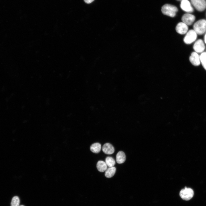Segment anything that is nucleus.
Returning a JSON list of instances; mask_svg holds the SVG:
<instances>
[{
  "instance_id": "20",
  "label": "nucleus",
  "mask_w": 206,
  "mask_h": 206,
  "mask_svg": "<svg viewBox=\"0 0 206 206\" xmlns=\"http://www.w3.org/2000/svg\"><path fill=\"white\" fill-rule=\"evenodd\" d=\"M204 40L206 44V33L205 35V37H204Z\"/></svg>"
},
{
  "instance_id": "6",
  "label": "nucleus",
  "mask_w": 206,
  "mask_h": 206,
  "mask_svg": "<svg viewBox=\"0 0 206 206\" xmlns=\"http://www.w3.org/2000/svg\"><path fill=\"white\" fill-rule=\"evenodd\" d=\"M180 7L183 11L187 13H191L194 11L193 8L188 0L181 1Z\"/></svg>"
},
{
  "instance_id": "9",
  "label": "nucleus",
  "mask_w": 206,
  "mask_h": 206,
  "mask_svg": "<svg viewBox=\"0 0 206 206\" xmlns=\"http://www.w3.org/2000/svg\"><path fill=\"white\" fill-rule=\"evenodd\" d=\"M188 29L187 25L183 22H180L178 23L175 28L177 32L182 35L186 33Z\"/></svg>"
},
{
  "instance_id": "14",
  "label": "nucleus",
  "mask_w": 206,
  "mask_h": 206,
  "mask_svg": "<svg viewBox=\"0 0 206 206\" xmlns=\"http://www.w3.org/2000/svg\"><path fill=\"white\" fill-rule=\"evenodd\" d=\"M116 170V169L115 167H109L105 171V176L108 178L112 177L114 175Z\"/></svg>"
},
{
  "instance_id": "2",
  "label": "nucleus",
  "mask_w": 206,
  "mask_h": 206,
  "mask_svg": "<svg viewBox=\"0 0 206 206\" xmlns=\"http://www.w3.org/2000/svg\"><path fill=\"white\" fill-rule=\"evenodd\" d=\"M193 30L197 34L202 35L206 32V20H199L194 24Z\"/></svg>"
},
{
  "instance_id": "18",
  "label": "nucleus",
  "mask_w": 206,
  "mask_h": 206,
  "mask_svg": "<svg viewBox=\"0 0 206 206\" xmlns=\"http://www.w3.org/2000/svg\"><path fill=\"white\" fill-rule=\"evenodd\" d=\"M20 201L19 197L17 196L14 197L11 203V206H18L19 205Z\"/></svg>"
},
{
  "instance_id": "5",
  "label": "nucleus",
  "mask_w": 206,
  "mask_h": 206,
  "mask_svg": "<svg viewBox=\"0 0 206 206\" xmlns=\"http://www.w3.org/2000/svg\"><path fill=\"white\" fill-rule=\"evenodd\" d=\"M193 6L198 11H202L206 8L205 0H191Z\"/></svg>"
},
{
  "instance_id": "17",
  "label": "nucleus",
  "mask_w": 206,
  "mask_h": 206,
  "mask_svg": "<svg viewBox=\"0 0 206 206\" xmlns=\"http://www.w3.org/2000/svg\"><path fill=\"white\" fill-rule=\"evenodd\" d=\"M200 56V62L203 67L206 70V52H202Z\"/></svg>"
},
{
  "instance_id": "19",
  "label": "nucleus",
  "mask_w": 206,
  "mask_h": 206,
  "mask_svg": "<svg viewBox=\"0 0 206 206\" xmlns=\"http://www.w3.org/2000/svg\"><path fill=\"white\" fill-rule=\"evenodd\" d=\"M94 0H84V2L88 4L91 3Z\"/></svg>"
},
{
  "instance_id": "4",
  "label": "nucleus",
  "mask_w": 206,
  "mask_h": 206,
  "mask_svg": "<svg viewBox=\"0 0 206 206\" xmlns=\"http://www.w3.org/2000/svg\"><path fill=\"white\" fill-rule=\"evenodd\" d=\"M197 34L193 29L189 30L186 33L183 39L184 42L187 44H190L196 39Z\"/></svg>"
},
{
  "instance_id": "12",
  "label": "nucleus",
  "mask_w": 206,
  "mask_h": 206,
  "mask_svg": "<svg viewBox=\"0 0 206 206\" xmlns=\"http://www.w3.org/2000/svg\"><path fill=\"white\" fill-rule=\"evenodd\" d=\"M116 161L119 164L123 163L126 159L124 153L122 151H120L117 153L116 156Z\"/></svg>"
},
{
  "instance_id": "1",
  "label": "nucleus",
  "mask_w": 206,
  "mask_h": 206,
  "mask_svg": "<svg viewBox=\"0 0 206 206\" xmlns=\"http://www.w3.org/2000/svg\"><path fill=\"white\" fill-rule=\"evenodd\" d=\"M178 11V8L176 6L168 4L164 5L161 8L163 14L171 17L175 16Z\"/></svg>"
},
{
  "instance_id": "15",
  "label": "nucleus",
  "mask_w": 206,
  "mask_h": 206,
  "mask_svg": "<svg viewBox=\"0 0 206 206\" xmlns=\"http://www.w3.org/2000/svg\"><path fill=\"white\" fill-rule=\"evenodd\" d=\"M90 150L93 153H99L101 149V145L99 143H95L92 144L90 146Z\"/></svg>"
},
{
  "instance_id": "11",
  "label": "nucleus",
  "mask_w": 206,
  "mask_h": 206,
  "mask_svg": "<svg viewBox=\"0 0 206 206\" xmlns=\"http://www.w3.org/2000/svg\"><path fill=\"white\" fill-rule=\"evenodd\" d=\"M102 150L105 154H110L114 152V148L111 144L107 143L103 145L102 147Z\"/></svg>"
},
{
  "instance_id": "13",
  "label": "nucleus",
  "mask_w": 206,
  "mask_h": 206,
  "mask_svg": "<svg viewBox=\"0 0 206 206\" xmlns=\"http://www.w3.org/2000/svg\"><path fill=\"white\" fill-rule=\"evenodd\" d=\"M96 167L98 170L101 172L105 171L107 169V166L106 163L102 161H99L98 162Z\"/></svg>"
},
{
  "instance_id": "23",
  "label": "nucleus",
  "mask_w": 206,
  "mask_h": 206,
  "mask_svg": "<svg viewBox=\"0 0 206 206\" xmlns=\"http://www.w3.org/2000/svg\"></svg>"
},
{
  "instance_id": "3",
  "label": "nucleus",
  "mask_w": 206,
  "mask_h": 206,
  "mask_svg": "<svg viewBox=\"0 0 206 206\" xmlns=\"http://www.w3.org/2000/svg\"><path fill=\"white\" fill-rule=\"evenodd\" d=\"M179 195L183 200L188 201L193 197L194 195V191L192 189L185 187L184 189L181 190Z\"/></svg>"
},
{
  "instance_id": "7",
  "label": "nucleus",
  "mask_w": 206,
  "mask_h": 206,
  "mask_svg": "<svg viewBox=\"0 0 206 206\" xmlns=\"http://www.w3.org/2000/svg\"><path fill=\"white\" fill-rule=\"evenodd\" d=\"M195 19V16L189 13L184 14L182 17L181 20L182 22L187 25H191L194 22Z\"/></svg>"
},
{
  "instance_id": "16",
  "label": "nucleus",
  "mask_w": 206,
  "mask_h": 206,
  "mask_svg": "<svg viewBox=\"0 0 206 206\" xmlns=\"http://www.w3.org/2000/svg\"><path fill=\"white\" fill-rule=\"evenodd\" d=\"M105 163L109 167H114L115 164V161L114 159L110 157H108L106 158Z\"/></svg>"
},
{
  "instance_id": "8",
  "label": "nucleus",
  "mask_w": 206,
  "mask_h": 206,
  "mask_svg": "<svg viewBox=\"0 0 206 206\" xmlns=\"http://www.w3.org/2000/svg\"><path fill=\"white\" fill-rule=\"evenodd\" d=\"M205 46L203 41L199 39L194 44L193 48L197 53H202L204 50Z\"/></svg>"
},
{
  "instance_id": "10",
  "label": "nucleus",
  "mask_w": 206,
  "mask_h": 206,
  "mask_svg": "<svg viewBox=\"0 0 206 206\" xmlns=\"http://www.w3.org/2000/svg\"><path fill=\"white\" fill-rule=\"evenodd\" d=\"M189 59L191 63L194 66H197L200 64V56L195 52H193L191 53Z\"/></svg>"
},
{
  "instance_id": "21",
  "label": "nucleus",
  "mask_w": 206,
  "mask_h": 206,
  "mask_svg": "<svg viewBox=\"0 0 206 206\" xmlns=\"http://www.w3.org/2000/svg\"><path fill=\"white\" fill-rule=\"evenodd\" d=\"M18 206H24L23 205H19Z\"/></svg>"
},
{
  "instance_id": "22",
  "label": "nucleus",
  "mask_w": 206,
  "mask_h": 206,
  "mask_svg": "<svg viewBox=\"0 0 206 206\" xmlns=\"http://www.w3.org/2000/svg\"><path fill=\"white\" fill-rule=\"evenodd\" d=\"M177 0V1H182V0Z\"/></svg>"
}]
</instances>
